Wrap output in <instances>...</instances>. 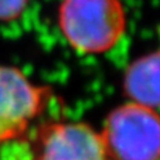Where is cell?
I'll use <instances>...</instances> for the list:
<instances>
[{
    "instance_id": "obj_3",
    "label": "cell",
    "mask_w": 160,
    "mask_h": 160,
    "mask_svg": "<svg viewBox=\"0 0 160 160\" xmlns=\"http://www.w3.org/2000/svg\"><path fill=\"white\" fill-rule=\"evenodd\" d=\"M49 98V87L34 85L19 68L0 64V148L24 138Z\"/></svg>"
},
{
    "instance_id": "obj_6",
    "label": "cell",
    "mask_w": 160,
    "mask_h": 160,
    "mask_svg": "<svg viewBox=\"0 0 160 160\" xmlns=\"http://www.w3.org/2000/svg\"><path fill=\"white\" fill-rule=\"evenodd\" d=\"M29 0H0V22L18 19L25 10Z\"/></svg>"
},
{
    "instance_id": "obj_4",
    "label": "cell",
    "mask_w": 160,
    "mask_h": 160,
    "mask_svg": "<svg viewBox=\"0 0 160 160\" xmlns=\"http://www.w3.org/2000/svg\"><path fill=\"white\" fill-rule=\"evenodd\" d=\"M34 160H113L101 134L81 122H54L38 135Z\"/></svg>"
},
{
    "instance_id": "obj_1",
    "label": "cell",
    "mask_w": 160,
    "mask_h": 160,
    "mask_svg": "<svg viewBox=\"0 0 160 160\" xmlns=\"http://www.w3.org/2000/svg\"><path fill=\"white\" fill-rule=\"evenodd\" d=\"M58 22L68 43L81 53L111 49L126 28L120 0H63Z\"/></svg>"
},
{
    "instance_id": "obj_2",
    "label": "cell",
    "mask_w": 160,
    "mask_h": 160,
    "mask_svg": "<svg viewBox=\"0 0 160 160\" xmlns=\"http://www.w3.org/2000/svg\"><path fill=\"white\" fill-rule=\"evenodd\" d=\"M101 136L112 159H160V115L154 108L135 102L120 106L107 117Z\"/></svg>"
},
{
    "instance_id": "obj_5",
    "label": "cell",
    "mask_w": 160,
    "mask_h": 160,
    "mask_svg": "<svg viewBox=\"0 0 160 160\" xmlns=\"http://www.w3.org/2000/svg\"><path fill=\"white\" fill-rule=\"evenodd\" d=\"M125 91L135 103L160 107V51L136 59L128 68Z\"/></svg>"
}]
</instances>
